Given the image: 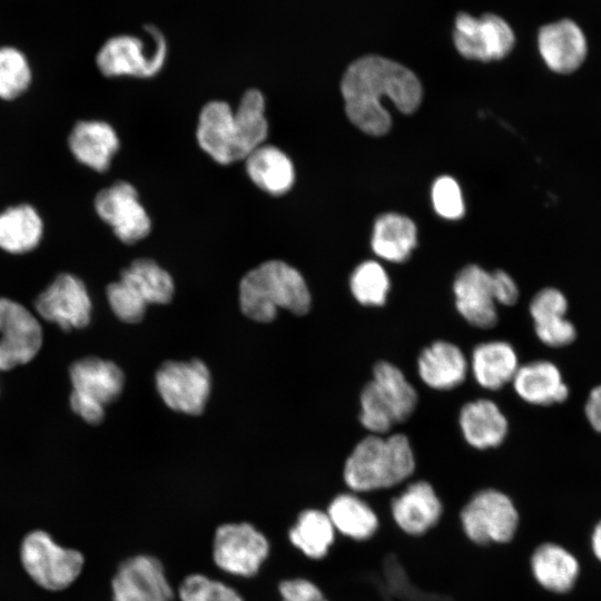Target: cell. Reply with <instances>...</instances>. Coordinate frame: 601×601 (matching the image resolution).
I'll use <instances>...</instances> for the list:
<instances>
[{
  "instance_id": "1",
  "label": "cell",
  "mask_w": 601,
  "mask_h": 601,
  "mask_svg": "<svg viewBox=\"0 0 601 601\" xmlns=\"http://www.w3.org/2000/svg\"><path fill=\"white\" fill-rule=\"evenodd\" d=\"M345 111L349 120L372 136L386 134L391 116L383 107L390 99L403 114L414 112L422 100V86L405 66L385 57L368 55L352 62L341 82Z\"/></svg>"
},
{
  "instance_id": "2",
  "label": "cell",
  "mask_w": 601,
  "mask_h": 601,
  "mask_svg": "<svg viewBox=\"0 0 601 601\" xmlns=\"http://www.w3.org/2000/svg\"><path fill=\"white\" fill-rule=\"evenodd\" d=\"M268 134L265 100L260 91L247 90L234 111L225 101H209L198 118L200 148L220 165L245 159L264 144Z\"/></svg>"
},
{
  "instance_id": "3",
  "label": "cell",
  "mask_w": 601,
  "mask_h": 601,
  "mask_svg": "<svg viewBox=\"0 0 601 601\" xmlns=\"http://www.w3.org/2000/svg\"><path fill=\"white\" fill-rule=\"evenodd\" d=\"M416 462L408 437L401 433L370 434L347 456L343 479L355 493L393 487L407 480Z\"/></svg>"
},
{
  "instance_id": "4",
  "label": "cell",
  "mask_w": 601,
  "mask_h": 601,
  "mask_svg": "<svg viewBox=\"0 0 601 601\" xmlns=\"http://www.w3.org/2000/svg\"><path fill=\"white\" fill-rule=\"evenodd\" d=\"M311 294L302 274L282 260H268L249 270L239 284L242 312L250 319L269 323L278 308L305 315Z\"/></svg>"
},
{
  "instance_id": "5",
  "label": "cell",
  "mask_w": 601,
  "mask_h": 601,
  "mask_svg": "<svg viewBox=\"0 0 601 601\" xmlns=\"http://www.w3.org/2000/svg\"><path fill=\"white\" fill-rule=\"evenodd\" d=\"M417 402L418 394L402 370L378 361L372 380L361 391L358 420L371 434H387L394 425L411 417Z\"/></svg>"
},
{
  "instance_id": "6",
  "label": "cell",
  "mask_w": 601,
  "mask_h": 601,
  "mask_svg": "<svg viewBox=\"0 0 601 601\" xmlns=\"http://www.w3.org/2000/svg\"><path fill=\"white\" fill-rule=\"evenodd\" d=\"M69 376L71 410L88 424H100L105 406L122 392L125 375L121 368L111 361L88 356L71 364Z\"/></svg>"
},
{
  "instance_id": "7",
  "label": "cell",
  "mask_w": 601,
  "mask_h": 601,
  "mask_svg": "<svg viewBox=\"0 0 601 601\" xmlns=\"http://www.w3.org/2000/svg\"><path fill=\"white\" fill-rule=\"evenodd\" d=\"M460 522L465 536L477 545L505 544L516 534L520 514L506 493L487 487L465 503Z\"/></svg>"
},
{
  "instance_id": "8",
  "label": "cell",
  "mask_w": 601,
  "mask_h": 601,
  "mask_svg": "<svg viewBox=\"0 0 601 601\" xmlns=\"http://www.w3.org/2000/svg\"><path fill=\"white\" fill-rule=\"evenodd\" d=\"M148 42L131 35L108 39L98 51V69L106 77L130 76L150 78L156 76L167 58V42L162 33L148 26Z\"/></svg>"
},
{
  "instance_id": "9",
  "label": "cell",
  "mask_w": 601,
  "mask_h": 601,
  "mask_svg": "<svg viewBox=\"0 0 601 601\" xmlns=\"http://www.w3.org/2000/svg\"><path fill=\"white\" fill-rule=\"evenodd\" d=\"M270 551L268 539L248 522L224 523L214 533L213 560L221 571L255 577Z\"/></svg>"
},
{
  "instance_id": "10",
  "label": "cell",
  "mask_w": 601,
  "mask_h": 601,
  "mask_svg": "<svg viewBox=\"0 0 601 601\" xmlns=\"http://www.w3.org/2000/svg\"><path fill=\"white\" fill-rule=\"evenodd\" d=\"M21 561L29 575L48 590L67 588L83 565L80 552L59 546L42 531L26 536L21 545Z\"/></svg>"
},
{
  "instance_id": "11",
  "label": "cell",
  "mask_w": 601,
  "mask_h": 601,
  "mask_svg": "<svg viewBox=\"0 0 601 601\" xmlns=\"http://www.w3.org/2000/svg\"><path fill=\"white\" fill-rule=\"evenodd\" d=\"M156 387L165 404L176 411L200 415L206 406L211 378L204 362L167 361L156 372Z\"/></svg>"
},
{
  "instance_id": "12",
  "label": "cell",
  "mask_w": 601,
  "mask_h": 601,
  "mask_svg": "<svg viewBox=\"0 0 601 601\" xmlns=\"http://www.w3.org/2000/svg\"><path fill=\"white\" fill-rule=\"evenodd\" d=\"M453 42L464 58L486 62L506 57L515 45V35L497 14L460 12L454 20Z\"/></svg>"
},
{
  "instance_id": "13",
  "label": "cell",
  "mask_w": 601,
  "mask_h": 601,
  "mask_svg": "<svg viewBox=\"0 0 601 601\" xmlns=\"http://www.w3.org/2000/svg\"><path fill=\"white\" fill-rule=\"evenodd\" d=\"M42 341L37 317L20 303L0 296V371L32 361Z\"/></svg>"
},
{
  "instance_id": "14",
  "label": "cell",
  "mask_w": 601,
  "mask_h": 601,
  "mask_svg": "<svg viewBox=\"0 0 601 601\" xmlns=\"http://www.w3.org/2000/svg\"><path fill=\"white\" fill-rule=\"evenodd\" d=\"M35 308L43 319L71 331L90 323L92 305L83 282L73 274L61 273L38 295Z\"/></svg>"
},
{
  "instance_id": "15",
  "label": "cell",
  "mask_w": 601,
  "mask_h": 601,
  "mask_svg": "<svg viewBox=\"0 0 601 601\" xmlns=\"http://www.w3.org/2000/svg\"><path fill=\"white\" fill-rule=\"evenodd\" d=\"M112 601H174L162 562L150 554L124 560L111 581Z\"/></svg>"
},
{
  "instance_id": "16",
  "label": "cell",
  "mask_w": 601,
  "mask_h": 601,
  "mask_svg": "<svg viewBox=\"0 0 601 601\" xmlns=\"http://www.w3.org/2000/svg\"><path fill=\"white\" fill-rule=\"evenodd\" d=\"M93 206L100 219L125 244L145 238L151 229L150 218L139 201L136 188L127 181H116L101 189L95 197Z\"/></svg>"
},
{
  "instance_id": "17",
  "label": "cell",
  "mask_w": 601,
  "mask_h": 601,
  "mask_svg": "<svg viewBox=\"0 0 601 601\" xmlns=\"http://www.w3.org/2000/svg\"><path fill=\"white\" fill-rule=\"evenodd\" d=\"M459 314L481 329L493 328L499 322L491 273L471 264L462 268L453 283Z\"/></svg>"
},
{
  "instance_id": "18",
  "label": "cell",
  "mask_w": 601,
  "mask_h": 601,
  "mask_svg": "<svg viewBox=\"0 0 601 601\" xmlns=\"http://www.w3.org/2000/svg\"><path fill=\"white\" fill-rule=\"evenodd\" d=\"M391 514L401 531L420 536L439 523L443 503L431 483L415 481L392 500Z\"/></svg>"
},
{
  "instance_id": "19",
  "label": "cell",
  "mask_w": 601,
  "mask_h": 601,
  "mask_svg": "<svg viewBox=\"0 0 601 601\" xmlns=\"http://www.w3.org/2000/svg\"><path fill=\"white\" fill-rule=\"evenodd\" d=\"M539 52L545 65L556 73H571L584 61L588 53L582 29L570 19H561L540 28Z\"/></svg>"
},
{
  "instance_id": "20",
  "label": "cell",
  "mask_w": 601,
  "mask_h": 601,
  "mask_svg": "<svg viewBox=\"0 0 601 601\" xmlns=\"http://www.w3.org/2000/svg\"><path fill=\"white\" fill-rule=\"evenodd\" d=\"M511 384L515 394L530 405L552 406L564 403L570 396L561 368L549 359L521 364Z\"/></svg>"
},
{
  "instance_id": "21",
  "label": "cell",
  "mask_w": 601,
  "mask_h": 601,
  "mask_svg": "<svg viewBox=\"0 0 601 601\" xmlns=\"http://www.w3.org/2000/svg\"><path fill=\"white\" fill-rule=\"evenodd\" d=\"M470 363L464 352L449 341H434L424 347L417 358L421 381L432 390L450 391L466 380Z\"/></svg>"
},
{
  "instance_id": "22",
  "label": "cell",
  "mask_w": 601,
  "mask_h": 601,
  "mask_svg": "<svg viewBox=\"0 0 601 601\" xmlns=\"http://www.w3.org/2000/svg\"><path fill=\"white\" fill-rule=\"evenodd\" d=\"M530 570L542 589L564 594L575 587L581 566L577 556L565 546L555 542H543L530 556Z\"/></svg>"
},
{
  "instance_id": "23",
  "label": "cell",
  "mask_w": 601,
  "mask_h": 601,
  "mask_svg": "<svg viewBox=\"0 0 601 601\" xmlns=\"http://www.w3.org/2000/svg\"><path fill=\"white\" fill-rule=\"evenodd\" d=\"M459 426L465 442L476 450L500 446L508 436L509 421L492 400L470 401L460 410Z\"/></svg>"
},
{
  "instance_id": "24",
  "label": "cell",
  "mask_w": 601,
  "mask_h": 601,
  "mask_svg": "<svg viewBox=\"0 0 601 601\" xmlns=\"http://www.w3.org/2000/svg\"><path fill=\"white\" fill-rule=\"evenodd\" d=\"M68 146L79 162L104 173L109 168L119 148V139L109 124L100 120H81L71 129Z\"/></svg>"
},
{
  "instance_id": "25",
  "label": "cell",
  "mask_w": 601,
  "mask_h": 601,
  "mask_svg": "<svg viewBox=\"0 0 601 601\" xmlns=\"http://www.w3.org/2000/svg\"><path fill=\"white\" fill-rule=\"evenodd\" d=\"M469 363L475 382L487 391H499L511 384L521 365L513 345L501 339L477 344Z\"/></svg>"
},
{
  "instance_id": "26",
  "label": "cell",
  "mask_w": 601,
  "mask_h": 601,
  "mask_svg": "<svg viewBox=\"0 0 601 601\" xmlns=\"http://www.w3.org/2000/svg\"><path fill=\"white\" fill-rule=\"evenodd\" d=\"M244 160L252 181L270 195L278 196L287 193L295 181L292 160L275 146L263 144Z\"/></svg>"
},
{
  "instance_id": "27",
  "label": "cell",
  "mask_w": 601,
  "mask_h": 601,
  "mask_svg": "<svg viewBox=\"0 0 601 601\" xmlns=\"http://www.w3.org/2000/svg\"><path fill=\"white\" fill-rule=\"evenodd\" d=\"M43 234V223L37 209L20 204L0 213V248L10 254L35 249Z\"/></svg>"
},
{
  "instance_id": "28",
  "label": "cell",
  "mask_w": 601,
  "mask_h": 601,
  "mask_svg": "<svg viewBox=\"0 0 601 601\" xmlns=\"http://www.w3.org/2000/svg\"><path fill=\"white\" fill-rule=\"evenodd\" d=\"M326 513L336 531L355 541L371 539L380 525L376 512L355 492L336 495Z\"/></svg>"
},
{
  "instance_id": "29",
  "label": "cell",
  "mask_w": 601,
  "mask_h": 601,
  "mask_svg": "<svg viewBox=\"0 0 601 601\" xmlns=\"http://www.w3.org/2000/svg\"><path fill=\"white\" fill-rule=\"evenodd\" d=\"M416 226L406 216L388 213L380 216L374 225L372 248L381 258L403 263L416 246Z\"/></svg>"
},
{
  "instance_id": "30",
  "label": "cell",
  "mask_w": 601,
  "mask_h": 601,
  "mask_svg": "<svg viewBox=\"0 0 601 601\" xmlns=\"http://www.w3.org/2000/svg\"><path fill=\"white\" fill-rule=\"evenodd\" d=\"M335 528L325 511H302L288 531V540L305 556L319 560L327 555L335 541Z\"/></svg>"
},
{
  "instance_id": "31",
  "label": "cell",
  "mask_w": 601,
  "mask_h": 601,
  "mask_svg": "<svg viewBox=\"0 0 601 601\" xmlns=\"http://www.w3.org/2000/svg\"><path fill=\"white\" fill-rule=\"evenodd\" d=\"M120 282L148 304H167L174 295L170 274L149 258L134 260L120 274Z\"/></svg>"
},
{
  "instance_id": "32",
  "label": "cell",
  "mask_w": 601,
  "mask_h": 601,
  "mask_svg": "<svg viewBox=\"0 0 601 601\" xmlns=\"http://www.w3.org/2000/svg\"><path fill=\"white\" fill-rule=\"evenodd\" d=\"M349 287L354 298L361 305L383 306L391 289V282L381 264L367 260L354 269Z\"/></svg>"
},
{
  "instance_id": "33",
  "label": "cell",
  "mask_w": 601,
  "mask_h": 601,
  "mask_svg": "<svg viewBox=\"0 0 601 601\" xmlns=\"http://www.w3.org/2000/svg\"><path fill=\"white\" fill-rule=\"evenodd\" d=\"M31 81L24 55L12 47L0 48V99L12 100L23 93Z\"/></svg>"
},
{
  "instance_id": "34",
  "label": "cell",
  "mask_w": 601,
  "mask_h": 601,
  "mask_svg": "<svg viewBox=\"0 0 601 601\" xmlns=\"http://www.w3.org/2000/svg\"><path fill=\"white\" fill-rule=\"evenodd\" d=\"M179 601H244L230 585L201 573L184 578L178 588Z\"/></svg>"
},
{
  "instance_id": "35",
  "label": "cell",
  "mask_w": 601,
  "mask_h": 601,
  "mask_svg": "<svg viewBox=\"0 0 601 601\" xmlns=\"http://www.w3.org/2000/svg\"><path fill=\"white\" fill-rule=\"evenodd\" d=\"M106 294L112 312L120 321L130 324L142 321L147 304L122 282L110 283Z\"/></svg>"
},
{
  "instance_id": "36",
  "label": "cell",
  "mask_w": 601,
  "mask_h": 601,
  "mask_svg": "<svg viewBox=\"0 0 601 601\" xmlns=\"http://www.w3.org/2000/svg\"><path fill=\"white\" fill-rule=\"evenodd\" d=\"M432 201L435 211L447 219H459L464 215L461 189L450 176H442L432 187Z\"/></svg>"
},
{
  "instance_id": "37",
  "label": "cell",
  "mask_w": 601,
  "mask_h": 601,
  "mask_svg": "<svg viewBox=\"0 0 601 601\" xmlns=\"http://www.w3.org/2000/svg\"><path fill=\"white\" fill-rule=\"evenodd\" d=\"M569 300L562 290L555 287L540 289L529 305L533 324L568 315Z\"/></svg>"
},
{
  "instance_id": "38",
  "label": "cell",
  "mask_w": 601,
  "mask_h": 601,
  "mask_svg": "<svg viewBox=\"0 0 601 601\" xmlns=\"http://www.w3.org/2000/svg\"><path fill=\"white\" fill-rule=\"evenodd\" d=\"M533 328L536 338L550 348L568 347L578 337L577 326L568 316L535 323Z\"/></svg>"
},
{
  "instance_id": "39",
  "label": "cell",
  "mask_w": 601,
  "mask_h": 601,
  "mask_svg": "<svg viewBox=\"0 0 601 601\" xmlns=\"http://www.w3.org/2000/svg\"><path fill=\"white\" fill-rule=\"evenodd\" d=\"M278 592L282 601H329L316 583L305 578L280 581Z\"/></svg>"
},
{
  "instance_id": "40",
  "label": "cell",
  "mask_w": 601,
  "mask_h": 601,
  "mask_svg": "<svg viewBox=\"0 0 601 601\" xmlns=\"http://www.w3.org/2000/svg\"><path fill=\"white\" fill-rule=\"evenodd\" d=\"M493 294L496 304L513 306L518 303L520 292L515 280L504 270L491 273Z\"/></svg>"
},
{
  "instance_id": "41",
  "label": "cell",
  "mask_w": 601,
  "mask_h": 601,
  "mask_svg": "<svg viewBox=\"0 0 601 601\" xmlns=\"http://www.w3.org/2000/svg\"><path fill=\"white\" fill-rule=\"evenodd\" d=\"M583 415L589 426L601 435V382L589 391L583 404Z\"/></svg>"
},
{
  "instance_id": "42",
  "label": "cell",
  "mask_w": 601,
  "mask_h": 601,
  "mask_svg": "<svg viewBox=\"0 0 601 601\" xmlns=\"http://www.w3.org/2000/svg\"><path fill=\"white\" fill-rule=\"evenodd\" d=\"M590 546L594 558L601 562V519L592 529L590 535Z\"/></svg>"
}]
</instances>
